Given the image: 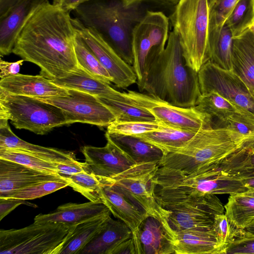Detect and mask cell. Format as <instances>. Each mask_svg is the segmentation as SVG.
<instances>
[{"label": "cell", "mask_w": 254, "mask_h": 254, "mask_svg": "<svg viewBox=\"0 0 254 254\" xmlns=\"http://www.w3.org/2000/svg\"><path fill=\"white\" fill-rule=\"evenodd\" d=\"M232 34L226 25L220 28H209V61L223 69L232 70Z\"/></svg>", "instance_id": "f1b7e54d"}, {"label": "cell", "mask_w": 254, "mask_h": 254, "mask_svg": "<svg viewBox=\"0 0 254 254\" xmlns=\"http://www.w3.org/2000/svg\"><path fill=\"white\" fill-rule=\"evenodd\" d=\"M157 163H136L123 172L104 179L114 185L128 199L150 216L167 223V211L155 197Z\"/></svg>", "instance_id": "ba28073f"}, {"label": "cell", "mask_w": 254, "mask_h": 254, "mask_svg": "<svg viewBox=\"0 0 254 254\" xmlns=\"http://www.w3.org/2000/svg\"><path fill=\"white\" fill-rule=\"evenodd\" d=\"M160 125L156 122H118L108 127L106 132L127 135H135L158 130Z\"/></svg>", "instance_id": "ab89813d"}, {"label": "cell", "mask_w": 254, "mask_h": 254, "mask_svg": "<svg viewBox=\"0 0 254 254\" xmlns=\"http://www.w3.org/2000/svg\"><path fill=\"white\" fill-rule=\"evenodd\" d=\"M48 0H20L0 19V55L12 53L16 40L35 11Z\"/></svg>", "instance_id": "ffe728a7"}, {"label": "cell", "mask_w": 254, "mask_h": 254, "mask_svg": "<svg viewBox=\"0 0 254 254\" xmlns=\"http://www.w3.org/2000/svg\"><path fill=\"white\" fill-rule=\"evenodd\" d=\"M58 173L62 177L69 176L84 171V163L76 161L72 163H58Z\"/></svg>", "instance_id": "7dc6e473"}, {"label": "cell", "mask_w": 254, "mask_h": 254, "mask_svg": "<svg viewBox=\"0 0 254 254\" xmlns=\"http://www.w3.org/2000/svg\"><path fill=\"white\" fill-rule=\"evenodd\" d=\"M249 29L254 33V21L250 25V26L249 28Z\"/></svg>", "instance_id": "9f6ffc18"}, {"label": "cell", "mask_w": 254, "mask_h": 254, "mask_svg": "<svg viewBox=\"0 0 254 254\" xmlns=\"http://www.w3.org/2000/svg\"><path fill=\"white\" fill-rule=\"evenodd\" d=\"M125 3L129 4L137 1H143L145 0H121Z\"/></svg>", "instance_id": "db71d44e"}, {"label": "cell", "mask_w": 254, "mask_h": 254, "mask_svg": "<svg viewBox=\"0 0 254 254\" xmlns=\"http://www.w3.org/2000/svg\"><path fill=\"white\" fill-rule=\"evenodd\" d=\"M67 186L69 185L66 181H47L18 190L7 198L31 200L41 197Z\"/></svg>", "instance_id": "f35d334b"}, {"label": "cell", "mask_w": 254, "mask_h": 254, "mask_svg": "<svg viewBox=\"0 0 254 254\" xmlns=\"http://www.w3.org/2000/svg\"><path fill=\"white\" fill-rule=\"evenodd\" d=\"M236 229L231 225L225 213L215 216L212 229L214 232L217 246L221 254H225V250Z\"/></svg>", "instance_id": "7bdbcfd3"}, {"label": "cell", "mask_w": 254, "mask_h": 254, "mask_svg": "<svg viewBox=\"0 0 254 254\" xmlns=\"http://www.w3.org/2000/svg\"><path fill=\"white\" fill-rule=\"evenodd\" d=\"M91 0H53L52 3L62 9L70 12L80 5Z\"/></svg>", "instance_id": "681fc988"}, {"label": "cell", "mask_w": 254, "mask_h": 254, "mask_svg": "<svg viewBox=\"0 0 254 254\" xmlns=\"http://www.w3.org/2000/svg\"><path fill=\"white\" fill-rule=\"evenodd\" d=\"M112 254H137L133 237L121 243L113 251Z\"/></svg>", "instance_id": "c3c4849f"}, {"label": "cell", "mask_w": 254, "mask_h": 254, "mask_svg": "<svg viewBox=\"0 0 254 254\" xmlns=\"http://www.w3.org/2000/svg\"><path fill=\"white\" fill-rule=\"evenodd\" d=\"M114 114L118 122H153V115L148 111L131 103L97 97Z\"/></svg>", "instance_id": "e575fe53"}, {"label": "cell", "mask_w": 254, "mask_h": 254, "mask_svg": "<svg viewBox=\"0 0 254 254\" xmlns=\"http://www.w3.org/2000/svg\"><path fill=\"white\" fill-rule=\"evenodd\" d=\"M188 66L197 72L209 61L207 0H179L171 16Z\"/></svg>", "instance_id": "5b68a950"}, {"label": "cell", "mask_w": 254, "mask_h": 254, "mask_svg": "<svg viewBox=\"0 0 254 254\" xmlns=\"http://www.w3.org/2000/svg\"><path fill=\"white\" fill-rule=\"evenodd\" d=\"M76 35L70 12L48 0L29 18L12 53L38 65L40 74L53 80L78 67L74 47Z\"/></svg>", "instance_id": "6da1fadb"}, {"label": "cell", "mask_w": 254, "mask_h": 254, "mask_svg": "<svg viewBox=\"0 0 254 254\" xmlns=\"http://www.w3.org/2000/svg\"><path fill=\"white\" fill-rule=\"evenodd\" d=\"M225 254H254V234L236 229Z\"/></svg>", "instance_id": "b9f144b4"}, {"label": "cell", "mask_w": 254, "mask_h": 254, "mask_svg": "<svg viewBox=\"0 0 254 254\" xmlns=\"http://www.w3.org/2000/svg\"><path fill=\"white\" fill-rule=\"evenodd\" d=\"M244 185L249 190H254V176L240 178Z\"/></svg>", "instance_id": "816d5d0a"}, {"label": "cell", "mask_w": 254, "mask_h": 254, "mask_svg": "<svg viewBox=\"0 0 254 254\" xmlns=\"http://www.w3.org/2000/svg\"><path fill=\"white\" fill-rule=\"evenodd\" d=\"M105 137L124 151L135 163L159 164L165 155L161 149L135 135L106 132Z\"/></svg>", "instance_id": "4316f807"}, {"label": "cell", "mask_w": 254, "mask_h": 254, "mask_svg": "<svg viewBox=\"0 0 254 254\" xmlns=\"http://www.w3.org/2000/svg\"><path fill=\"white\" fill-rule=\"evenodd\" d=\"M52 181L66 182L59 174L46 173L0 158V198H7L18 190Z\"/></svg>", "instance_id": "e0dca14e"}, {"label": "cell", "mask_w": 254, "mask_h": 254, "mask_svg": "<svg viewBox=\"0 0 254 254\" xmlns=\"http://www.w3.org/2000/svg\"><path fill=\"white\" fill-rule=\"evenodd\" d=\"M254 21V0H239L225 24L231 30L233 38L239 36Z\"/></svg>", "instance_id": "d590c367"}, {"label": "cell", "mask_w": 254, "mask_h": 254, "mask_svg": "<svg viewBox=\"0 0 254 254\" xmlns=\"http://www.w3.org/2000/svg\"><path fill=\"white\" fill-rule=\"evenodd\" d=\"M239 0H207L209 28L223 27Z\"/></svg>", "instance_id": "60d3db41"}, {"label": "cell", "mask_w": 254, "mask_h": 254, "mask_svg": "<svg viewBox=\"0 0 254 254\" xmlns=\"http://www.w3.org/2000/svg\"><path fill=\"white\" fill-rule=\"evenodd\" d=\"M201 94L214 91L227 99L241 114L254 123V97L246 84L232 70L208 61L198 71Z\"/></svg>", "instance_id": "8fae6325"}, {"label": "cell", "mask_w": 254, "mask_h": 254, "mask_svg": "<svg viewBox=\"0 0 254 254\" xmlns=\"http://www.w3.org/2000/svg\"><path fill=\"white\" fill-rule=\"evenodd\" d=\"M72 21L77 34L109 73L117 87L126 89L136 83L132 66L124 61L99 33L75 17Z\"/></svg>", "instance_id": "5bb4252c"}, {"label": "cell", "mask_w": 254, "mask_h": 254, "mask_svg": "<svg viewBox=\"0 0 254 254\" xmlns=\"http://www.w3.org/2000/svg\"><path fill=\"white\" fill-rule=\"evenodd\" d=\"M20 0H0V19L4 17Z\"/></svg>", "instance_id": "f907efd6"}, {"label": "cell", "mask_w": 254, "mask_h": 254, "mask_svg": "<svg viewBox=\"0 0 254 254\" xmlns=\"http://www.w3.org/2000/svg\"><path fill=\"white\" fill-rule=\"evenodd\" d=\"M72 189L85 196L90 201H101V183L95 176L84 170L63 177Z\"/></svg>", "instance_id": "8d00e7d4"}, {"label": "cell", "mask_w": 254, "mask_h": 254, "mask_svg": "<svg viewBox=\"0 0 254 254\" xmlns=\"http://www.w3.org/2000/svg\"><path fill=\"white\" fill-rule=\"evenodd\" d=\"M101 183L100 196L111 213L125 222L131 229L137 254H139L137 234L142 222L148 216L146 211L128 199L114 185L104 179Z\"/></svg>", "instance_id": "2e32d148"}, {"label": "cell", "mask_w": 254, "mask_h": 254, "mask_svg": "<svg viewBox=\"0 0 254 254\" xmlns=\"http://www.w3.org/2000/svg\"><path fill=\"white\" fill-rule=\"evenodd\" d=\"M248 140L226 127L203 129L183 148L165 155L158 165L184 174L201 168L217 167Z\"/></svg>", "instance_id": "277c9868"}, {"label": "cell", "mask_w": 254, "mask_h": 254, "mask_svg": "<svg viewBox=\"0 0 254 254\" xmlns=\"http://www.w3.org/2000/svg\"><path fill=\"white\" fill-rule=\"evenodd\" d=\"M67 89V96L37 99L60 108L67 125L82 123L107 127L116 121L112 112L96 96L76 90Z\"/></svg>", "instance_id": "4fadbf2b"}, {"label": "cell", "mask_w": 254, "mask_h": 254, "mask_svg": "<svg viewBox=\"0 0 254 254\" xmlns=\"http://www.w3.org/2000/svg\"><path fill=\"white\" fill-rule=\"evenodd\" d=\"M33 206L26 200L14 198H0V220L20 204Z\"/></svg>", "instance_id": "f6af8a7d"}, {"label": "cell", "mask_w": 254, "mask_h": 254, "mask_svg": "<svg viewBox=\"0 0 254 254\" xmlns=\"http://www.w3.org/2000/svg\"><path fill=\"white\" fill-rule=\"evenodd\" d=\"M0 158L13 161L46 173L59 174L57 168L58 163L47 161L14 149L0 147Z\"/></svg>", "instance_id": "74e56055"}, {"label": "cell", "mask_w": 254, "mask_h": 254, "mask_svg": "<svg viewBox=\"0 0 254 254\" xmlns=\"http://www.w3.org/2000/svg\"><path fill=\"white\" fill-rule=\"evenodd\" d=\"M246 194L254 196V190H249L248 191L245 192Z\"/></svg>", "instance_id": "11a10c76"}, {"label": "cell", "mask_w": 254, "mask_h": 254, "mask_svg": "<svg viewBox=\"0 0 254 254\" xmlns=\"http://www.w3.org/2000/svg\"><path fill=\"white\" fill-rule=\"evenodd\" d=\"M52 81L66 89L80 91L97 97L130 103L123 92L116 90L108 83L91 75L79 66L64 76Z\"/></svg>", "instance_id": "603a6c76"}, {"label": "cell", "mask_w": 254, "mask_h": 254, "mask_svg": "<svg viewBox=\"0 0 254 254\" xmlns=\"http://www.w3.org/2000/svg\"><path fill=\"white\" fill-rule=\"evenodd\" d=\"M24 60L15 62H8L0 59V77L4 78L19 73L20 67Z\"/></svg>", "instance_id": "bcb514c9"}, {"label": "cell", "mask_w": 254, "mask_h": 254, "mask_svg": "<svg viewBox=\"0 0 254 254\" xmlns=\"http://www.w3.org/2000/svg\"><path fill=\"white\" fill-rule=\"evenodd\" d=\"M0 118L11 121L17 129L43 135L66 125L62 110L39 99L9 93L0 88Z\"/></svg>", "instance_id": "8992f818"}, {"label": "cell", "mask_w": 254, "mask_h": 254, "mask_svg": "<svg viewBox=\"0 0 254 254\" xmlns=\"http://www.w3.org/2000/svg\"><path fill=\"white\" fill-rule=\"evenodd\" d=\"M232 70L254 97V33L249 29L233 38Z\"/></svg>", "instance_id": "cb8c5ba5"}, {"label": "cell", "mask_w": 254, "mask_h": 254, "mask_svg": "<svg viewBox=\"0 0 254 254\" xmlns=\"http://www.w3.org/2000/svg\"><path fill=\"white\" fill-rule=\"evenodd\" d=\"M196 106L212 118H217L223 124L235 115L241 114L233 104L214 91L201 94Z\"/></svg>", "instance_id": "1f68e13d"}, {"label": "cell", "mask_w": 254, "mask_h": 254, "mask_svg": "<svg viewBox=\"0 0 254 254\" xmlns=\"http://www.w3.org/2000/svg\"><path fill=\"white\" fill-rule=\"evenodd\" d=\"M143 1L91 0L73 10L84 26L99 33L127 64L133 65V29L147 11Z\"/></svg>", "instance_id": "3957f363"}, {"label": "cell", "mask_w": 254, "mask_h": 254, "mask_svg": "<svg viewBox=\"0 0 254 254\" xmlns=\"http://www.w3.org/2000/svg\"><path fill=\"white\" fill-rule=\"evenodd\" d=\"M160 126L158 130L135 136L158 147L163 151L165 155L183 148L198 132Z\"/></svg>", "instance_id": "f546056e"}, {"label": "cell", "mask_w": 254, "mask_h": 254, "mask_svg": "<svg viewBox=\"0 0 254 254\" xmlns=\"http://www.w3.org/2000/svg\"><path fill=\"white\" fill-rule=\"evenodd\" d=\"M224 208L231 225L236 229H244L254 219V196L244 192L231 194Z\"/></svg>", "instance_id": "4dcf8cb0"}, {"label": "cell", "mask_w": 254, "mask_h": 254, "mask_svg": "<svg viewBox=\"0 0 254 254\" xmlns=\"http://www.w3.org/2000/svg\"><path fill=\"white\" fill-rule=\"evenodd\" d=\"M136 83L140 92L181 107L196 106L201 94L198 72L187 65L174 30L164 50L149 56L144 77Z\"/></svg>", "instance_id": "7a4b0ae2"}, {"label": "cell", "mask_w": 254, "mask_h": 254, "mask_svg": "<svg viewBox=\"0 0 254 254\" xmlns=\"http://www.w3.org/2000/svg\"><path fill=\"white\" fill-rule=\"evenodd\" d=\"M104 147L85 146V171L97 178H109L126 170L136 164L124 151L109 139Z\"/></svg>", "instance_id": "9a60e30c"}, {"label": "cell", "mask_w": 254, "mask_h": 254, "mask_svg": "<svg viewBox=\"0 0 254 254\" xmlns=\"http://www.w3.org/2000/svg\"><path fill=\"white\" fill-rule=\"evenodd\" d=\"M111 214L109 212L74 226L60 254H79L111 217Z\"/></svg>", "instance_id": "83f0119b"}, {"label": "cell", "mask_w": 254, "mask_h": 254, "mask_svg": "<svg viewBox=\"0 0 254 254\" xmlns=\"http://www.w3.org/2000/svg\"><path fill=\"white\" fill-rule=\"evenodd\" d=\"M123 93L131 103L151 113L161 126L195 132L212 127V117L199 110L196 106L179 107L148 94L132 90Z\"/></svg>", "instance_id": "9c48e42d"}, {"label": "cell", "mask_w": 254, "mask_h": 254, "mask_svg": "<svg viewBox=\"0 0 254 254\" xmlns=\"http://www.w3.org/2000/svg\"><path fill=\"white\" fill-rule=\"evenodd\" d=\"M0 88L15 95L35 98H46L68 95V89L61 87L41 75L18 73L1 78Z\"/></svg>", "instance_id": "d6986e66"}, {"label": "cell", "mask_w": 254, "mask_h": 254, "mask_svg": "<svg viewBox=\"0 0 254 254\" xmlns=\"http://www.w3.org/2000/svg\"><path fill=\"white\" fill-rule=\"evenodd\" d=\"M218 168L239 179L254 176V151L241 147L226 157Z\"/></svg>", "instance_id": "d6a6232c"}, {"label": "cell", "mask_w": 254, "mask_h": 254, "mask_svg": "<svg viewBox=\"0 0 254 254\" xmlns=\"http://www.w3.org/2000/svg\"><path fill=\"white\" fill-rule=\"evenodd\" d=\"M139 254H175V232L167 223L147 216L137 234Z\"/></svg>", "instance_id": "ac0fdd59"}, {"label": "cell", "mask_w": 254, "mask_h": 254, "mask_svg": "<svg viewBox=\"0 0 254 254\" xmlns=\"http://www.w3.org/2000/svg\"><path fill=\"white\" fill-rule=\"evenodd\" d=\"M162 207L167 211V221L174 232L191 229H211L215 216L225 213L222 202L216 195L211 194Z\"/></svg>", "instance_id": "7c38bea8"}, {"label": "cell", "mask_w": 254, "mask_h": 254, "mask_svg": "<svg viewBox=\"0 0 254 254\" xmlns=\"http://www.w3.org/2000/svg\"><path fill=\"white\" fill-rule=\"evenodd\" d=\"M73 227L34 222L19 229L0 230V254H60Z\"/></svg>", "instance_id": "52a82bcc"}, {"label": "cell", "mask_w": 254, "mask_h": 254, "mask_svg": "<svg viewBox=\"0 0 254 254\" xmlns=\"http://www.w3.org/2000/svg\"><path fill=\"white\" fill-rule=\"evenodd\" d=\"M175 254H221L214 231L191 229L175 232Z\"/></svg>", "instance_id": "484cf974"}, {"label": "cell", "mask_w": 254, "mask_h": 254, "mask_svg": "<svg viewBox=\"0 0 254 254\" xmlns=\"http://www.w3.org/2000/svg\"><path fill=\"white\" fill-rule=\"evenodd\" d=\"M169 18L162 12L147 10L132 36V67L137 82L144 77L149 56L165 49L170 32Z\"/></svg>", "instance_id": "30bf717a"}, {"label": "cell", "mask_w": 254, "mask_h": 254, "mask_svg": "<svg viewBox=\"0 0 254 254\" xmlns=\"http://www.w3.org/2000/svg\"><path fill=\"white\" fill-rule=\"evenodd\" d=\"M74 47L78 66L91 75L108 84L113 82V78L77 33L74 41Z\"/></svg>", "instance_id": "836d02e7"}, {"label": "cell", "mask_w": 254, "mask_h": 254, "mask_svg": "<svg viewBox=\"0 0 254 254\" xmlns=\"http://www.w3.org/2000/svg\"><path fill=\"white\" fill-rule=\"evenodd\" d=\"M132 236L131 229L125 222L110 217L79 254H112L118 245Z\"/></svg>", "instance_id": "d4e9b609"}, {"label": "cell", "mask_w": 254, "mask_h": 254, "mask_svg": "<svg viewBox=\"0 0 254 254\" xmlns=\"http://www.w3.org/2000/svg\"><path fill=\"white\" fill-rule=\"evenodd\" d=\"M250 226H254V219L253 220V221L251 222L250 225L249 226V227Z\"/></svg>", "instance_id": "6f0895ef"}, {"label": "cell", "mask_w": 254, "mask_h": 254, "mask_svg": "<svg viewBox=\"0 0 254 254\" xmlns=\"http://www.w3.org/2000/svg\"><path fill=\"white\" fill-rule=\"evenodd\" d=\"M242 147H244L250 151H254V139L247 141Z\"/></svg>", "instance_id": "f5cc1de1"}, {"label": "cell", "mask_w": 254, "mask_h": 254, "mask_svg": "<svg viewBox=\"0 0 254 254\" xmlns=\"http://www.w3.org/2000/svg\"><path fill=\"white\" fill-rule=\"evenodd\" d=\"M0 147L21 151L52 162L72 163L77 161L72 152L41 146L22 140L12 132L6 119L0 118Z\"/></svg>", "instance_id": "44dd1931"}, {"label": "cell", "mask_w": 254, "mask_h": 254, "mask_svg": "<svg viewBox=\"0 0 254 254\" xmlns=\"http://www.w3.org/2000/svg\"><path fill=\"white\" fill-rule=\"evenodd\" d=\"M109 212V208L101 201L80 204L67 203L60 205L50 213L38 214L35 217L34 222H55L74 226Z\"/></svg>", "instance_id": "7402d4cb"}, {"label": "cell", "mask_w": 254, "mask_h": 254, "mask_svg": "<svg viewBox=\"0 0 254 254\" xmlns=\"http://www.w3.org/2000/svg\"><path fill=\"white\" fill-rule=\"evenodd\" d=\"M224 127H228L246 136L248 141L254 139V123L237 114L230 118Z\"/></svg>", "instance_id": "ee69618b"}]
</instances>
